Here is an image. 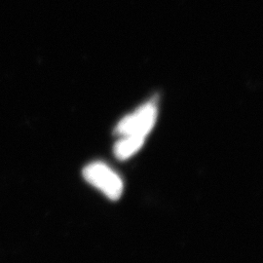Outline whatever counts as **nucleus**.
<instances>
[{"instance_id":"f03ea898","label":"nucleus","mask_w":263,"mask_h":263,"mask_svg":"<svg viewBox=\"0 0 263 263\" xmlns=\"http://www.w3.org/2000/svg\"><path fill=\"white\" fill-rule=\"evenodd\" d=\"M157 119V108L152 103L143 104L134 113L124 117L115 128L120 137L134 136L146 138Z\"/></svg>"},{"instance_id":"f257e3e1","label":"nucleus","mask_w":263,"mask_h":263,"mask_svg":"<svg viewBox=\"0 0 263 263\" xmlns=\"http://www.w3.org/2000/svg\"><path fill=\"white\" fill-rule=\"evenodd\" d=\"M83 177L91 185L101 190L106 197L111 200L121 197L122 179L103 162H94L86 166L83 170Z\"/></svg>"},{"instance_id":"7ed1b4c3","label":"nucleus","mask_w":263,"mask_h":263,"mask_svg":"<svg viewBox=\"0 0 263 263\" xmlns=\"http://www.w3.org/2000/svg\"><path fill=\"white\" fill-rule=\"evenodd\" d=\"M144 138L127 136L121 137L114 146V154L119 160H126L140 151L143 145Z\"/></svg>"}]
</instances>
